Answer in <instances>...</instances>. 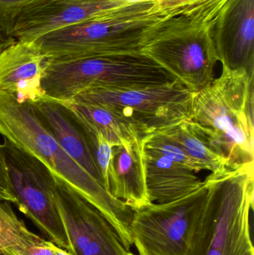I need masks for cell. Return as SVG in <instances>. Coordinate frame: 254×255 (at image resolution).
<instances>
[{
  "label": "cell",
  "mask_w": 254,
  "mask_h": 255,
  "mask_svg": "<svg viewBox=\"0 0 254 255\" xmlns=\"http://www.w3.org/2000/svg\"><path fill=\"white\" fill-rule=\"evenodd\" d=\"M0 134L41 160L52 173L95 207L111 224L127 250L133 246V211L79 166L37 116L31 102L0 91Z\"/></svg>",
  "instance_id": "1"
},
{
  "label": "cell",
  "mask_w": 254,
  "mask_h": 255,
  "mask_svg": "<svg viewBox=\"0 0 254 255\" xmlns=\"http://www.w3.org/2000/svg\"><path fill=\"white\" fill-rule=\"evenodd\" d=\"M205 200L186 255H247L254 253L250 213L254 167L226 168L204 181Z\"/></svg>",
  "instance_id": "2"
},
{
  "label": "cell",
  "mask_w": 254,
  "mask_h": 255,
  "mask_svg": "<svg viewBox=\"0 0 254 255\" xmlns=\"http://www.w3.org/2000/svg\"><path fill=\"white\" fill-rule=\"evenodd\" d=\"M254 76L222 67L221 76L194 93L190 121L204 129L228 167H254Z\"/></svg>",
  "instance_id": "3"
},
{
  "label": "cell",
  "mask_w": 254,
  "mask_h": 255,
  "mask_svg": "<svg viewBox=\"0 0 254 255\" xmlns=\"http://www.w3.org/2000/svg\"><path fill=\"white\" fill-rule=\"evenodd\" d=\"M167 17L156 0H140L52 31L33 41L46 59L141 52L148 33Z\"/></svg>",
  "instance_id": "4"
},
{
  "label": "cell",
  "mask_w": 254,
  "mask_h": 255,
  "mask_svg": "<svg viewBox=\"0 0 254 255\" xmlns=\"http://www.w3.org/2000/svg\"><path fill=\"white\" fill-rule=\"evenodd\" d=\"M174 81L142 52L107 54L45 61L41 86L45 97L67 102L91 88H129Z\"/></svg>",
  "instance_id": "5"
},
{
  "label": "cell",
  "mask_w": 254,
  "mask_h": 255,
  "mask_svg": "<svg viewBox=\"0 0 254 255\" xmlns=\"http://www.w3.org/2000/svg\"><path fill=\"white\" fill-rule=\"evenodd\" d=\"M213 24L185 16L164 18L150 30L141 52L190 92L215 79L218 57Z\"/></svg>",
  "instance_id": "6"
},
{
  "label": "cell",
  "mask_w": 254,
  "mask_h": 255,
  "mask_svg": "<svg viewBox=\"0 0 254 255\" xmlns=\"http://www.w3.org/2000/svg\"><path fill=\"white\" fill-rule=\"evenodd\" d=\"M193 93L174 80L129 88H91L70 101L100 105L132 123L142 137L190 118Z\"/></svg>",
  "instance_id": "7"
},
{
  "label": "cell",
  "mask_w": 254,
  "mask_h": 255,
  "mask_svg": "<svg viewBox=\"0 0 254 255\" xmlns=\"http://www.w3.org/2000/svg\"><path fill=\"white\" fill-rule=\"evenodd\" d=\"M15 205L50 241L69 251L70 244L55 196V175L35 156L4 138L1 144Z\"/></svg>",
  "instance_id": "8"
},
{
  "label": "cell",
  "mask_w": 254,
  "mask_h": 255,
  "mask_svg": "<svg viewBox=\"0 0 254 255\" xmlns=\"http://www.w3.org/2000/svg\"><path fill=\"white\" fill-rule=\"evenodd\" d=\"M206 194L204 182L198 190L178 200L152 203L133 211L130 231L138 255H187Z\"/></svg>",
  "instance_id": "9"
},
{
  "label": "cell",
  "mask_w": 254,
  "mask_h": 255,
  "mask_svg": "<svg viewBox=\"0 0 254 255\" xmlns=\"http://www.w3.org/2000/svg\"><path fill=\"white\" fill-rule=\"evenodd\" d=\"M57 205L73 255H135L124 247L107 219L55 176Z\"/></svg>",
  "instance_id": "10"
},
{
  "label": "cell",
  "mask_w": 254,
  "mask_h": 255,
  "mask_svg": "<svg viewBox=\"0 0 254 255\" xmlns=\"http://www.w3.org/2000/svg\"><path fill=\"white\" fill-rule=\"evenodd\" d=\"M127 3L119 0H37L18 16L12 37L34 40Z\"/></svg>",
  "instance_id": "11"
},
{
  "label": "cell",
  "mask_w": 254,
  "mask_h": 255,
  "mask_svg": "<svg viewBox=\"0 0 254 255\" xmlns=\"http://www.w3.org/2000/svg\"><path fill=\"white\" fill-rule=\"evenodd\" d=\"M213 37L223 68L254 76V0H228L213 24Z\"/></svg>",
  "instance_id": "12"
},
{
  "label": "cell",
  "mask_w": 254,
  "mask_h": 255,
  "mask_svg": "<svg viewBox=\"0 0 254 255\" xmlns=\"http://www.w3.org/2000/svg\"><path fill=\"white\" fill-rule=\"evenodd\" d=\"M46 58L33 40H17L0 52V91L19 102L44 97L41 86Z\"/></svg>",
  "instance_id": "13"
},
{
  "label": "cell",
  "mask_w": 254,
  "mask_h": 255,
  "mask_svg": "<svg viewBox=\"0 0 254 255\" xmlns=\"http://www.w3.org/2000/svg\"><path fill=\"white\" fill-rule=\"evenodd\" d=\"M32 103L37 116L63 149L103 185L85 130L70 108L64 102L45 96Z\"/></svg>",
  "instance_id": "14"
},
{
  "label": "cell",
  "mask_w": 254,
  "mask_h": 255,
  "mask_svg": "<svg viewBox=\"0 0 254 255\" xmlns=\"http://www.w3.org/2000/svg\"><path fill=\"white\" fill-rule=\"evenodd\" d=\"M141 154L146 188L152 203L174 202L204 184L193 171L142 145Z\"/></svg>",
  "instance_id": "15"
},
{
  "label": "cell",
  "mask_w": 254,
  "mask_h": 255,
  "mask_svg": "<svg viewBox=\"0 0 254 255\" xmlns=\"http://www.w3.org/2000/svg\"><path fill=\"white\" fill-rule=\"evenodd\" d=\"M109 192L133 211L152 203L143 172L141 139L113 147L108 172Z\"/></svg>",
  "instance_id": "16"
},
{
  "label": "cell",
  "mask_w": 254,
  "mask_h": 255,
  "mask_svg": "<svg viewBox=\"0 0 254 255\" xmlns=\"http://www.w3.org/2000/svg\"><path fill=\"white\" fill-rule=\"evenodd\" d=\"M86 126L101 133L114 146L141 139L137 128L113 109L100 105L64 102Z\"/></svg>",
  "instance_id": "17"
},
{
  "label": "cell",
  "mask_w": 254,
  "mask_h": 255,
  "mask_svg": "<svg viewBox=\"0 0 254 255\" xmlns=\"http://www.w3.org/2000/svg\"><path fill=\"white\" fill-rule=\"evenodd\" d=\"M160 131L175 141L188 156L202 166L204 170L215 173L228 168L227 160L216 145L196 123L185 120Z\"/></svg>",
  "instance_id": "18"
},
{
  "label": "cell",
  "mask_w": 254,
  "mask_h": 255,
  "mask_svg": "<svg viewBox=\"0 0 254 255\" xmlns=\"http://www.w3.org/2000/svg\"><path fill=\"white\" fill-rule=\"evenodd\" d=\"M159 8L168 17L182 16L214 24L228 0H156Z\"/></svg>",
  "instance_id": "19"
},
{
  "label": "cell",
  "mask_w": 254,
  "mask_h": 255,
  "mask_svg": "<svg viewBox=\"0 0 254 255\" xmlns=\"http://www.w3.org/2000/svg\"><path fill=\"white\" fill-rule=\"evenodd\" d=\"M0 200V255L25 246L37 235L17 218L8 202Z\"/></svg>",
  "instance_id": "20"
},
{
  "label": "cell",
  "mask_w": 254,
  "mask_h": 255,
  "mask_svg": "<svg viewBox=\"0 0 254 255\" xmlns=\"http://www.w3.org/2000/svg\"><path fill=\"white\" fill-rule=\"evenodd\" d=\"M141 145L143 148L158 153L195 173L204 170L199 163L192 160L175 141L163 131L154 132L143 136Z\"/></svg>",
  "instance_id": "21"
},
{
  "label": "cell",
  "mask_w": 254,
  "mask_h": 255,
  "mask_svg": "<svg viewBox=\"0 0 254 255\" xmlns=\"http://www.w3.org/2000/svg\"><path fill=\"white\" fill-rule=\"evenodd\" d=\"M37 0H0V34L12 37L13 28L22 10Z\"/></svg>",
  "instance_id": "22"
},
{
  "label": "cell",
  "mask_w": 254,
  "mask_h": 255,
  "mask_svg": "<svg viewBox=\"0 0 254 255\" xmlns=\"http://www.w3.org/2000/svg\"><path fill=\"white\" fill-rule=\"evenodd\" d=\"M0 200L16 203L11 183L9 178L7 165L0 144Z\"/></svg>",
  "instance_id": "23"
},
{
  "label": "cell",
  "mask_w": 254,
  "mask_h": 255,
  "mask_svg": "<svg viewBox=\"0 0 254 255\" xmlns=\"http://www.w3.org/2000/svg\"><path fill=\"white\" fill-rule=\"evenodd\" d=\"M119 1H125V2H134V1H140V0H119Z\"/></svg>",
  "instance_id": "24"
},
{
  "label": "cell",
  "mask_w": 254,
  "mask_h": 255,
  "mask_svg": "<svg viewBox=\"0 0 254 255\" xmlns=\"http://www.w3.org/2000/svg\"><path fill=\"white\" fill-rule=\"evenodd\" d=\"M2 49V43H1V35L0 34V52Z\"/></svg>",
  "instance_id": "25"
},
{
  "label": "cell",
  "mask_w": 254,
  "mask_h": 255,
  "mask_svg": "<svg viewBox=\"0 0 254 255\" xmlns=\"http://www.w3.org/2000/svg\"><path fill=\"white\" fill-rule=\"evenodd\" d=\"M0 255H12L9 254V253H4V254H1Z\"/></svg>",
  "instance_id": "26"
},
{
  "label": "cell",
  "mask_w": 254,
  "mask_h": 255,
  "mask_svg": "<svg viewBox=\"0 0 254 255\" xmlns=\"http://www.w3.org/2000/svg\"><path fill=\"white\" fill-rule=\"evenodd\" d=\"M247 255H254V253H250V254H248Z\"/></svg>",
  "instance_id": "27"
}]
</instances>
